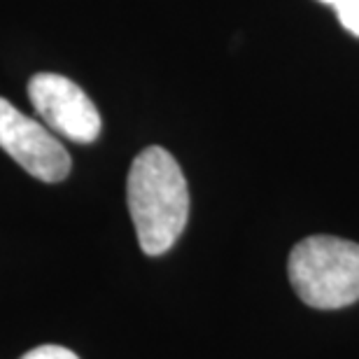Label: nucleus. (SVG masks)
<instances>
[{"label":"nucleus","mask_w":359,"mask_h":359,"mask_svg":"<svg viewBox=\"0 0 359 359\" xmlns=\"http://www.w3.org/2000/svg\"><path fill=\"white\" fill-rule=\"evenodd\" d=\"M126 201L142 252H168L189 219V189L175 156L156 145L142 149L128 168Z\"/></svg>","instance_id":"nucleus-1"},{"label":"nucleus","mask_w":359,"mask_h":359,"mask_svg":"<svg viewBox=\"0 0 359 359\" xmlns=\"http://www.w3.org/2000/svg\"><path fill=\"white\" fill-rule=\"evenodd\" d=\"M297 297L311 308L336 311L359 301V243L311 236L297 243L287 264Z\"/></svg>","instance_id":"nucleus-2"},{"label":"nucleus","mask_w":359,"mask_h":359,"mask_svg":"<svg viewBox=\"0 0 359 359\" xmlns=\"http://www.w3.org/2000/svg\"><path fill=\"white\" fill-rule=\"evenodd\" d=\"M0 147L26 170L47 184L63 182L70 173V154L47 126L26 117L0 96Z\"/></svg>","instance_id":"nucleus-3"},{"label":"nucleus","mask_w":359,"mask_h":359,"mask_svg":"<svg viewBox=\"0 0 359 359\" xmlns=\"http://www.w3.org/2000/svg\"><path fill=\"white\" fill-rule=\"evenodd\" d=\"M28 98L49 128L63 138L91 145L100 135V114L80 84L56 73H38L28 82Z\"/></svg>","instance_id":"nucleus-4"},{"label":"nucleus","mask_w":359,"mask_h":359,"mask_svg":"<svg viewBox=\"0 0 359 359\" xmlns=\"http://www.w3.org/2000/svg\"><path fill=\"white\" fill-rule=\"evenodd\" d=\"M320 3L332 5L339 14L341 26L359 38V0H320Z\"/></svg>","instance_id":"nucleus-5"},{"label":"nucleus","mask_w":359,"mask_h":359,"mask_svg":"<svg viewBox=\"0 0 359 359\" xmlns=\"http://www.w3.org/2000/svg\"><path fill=\"white\" fill-rule=\"evenodd\" d=\"M19 359H80L73 350L63 348V346H54V343H47V346H38L33 350H28L24 357Z\"/></svg>","instance_id":"nucleus-6"}]
</instances>
